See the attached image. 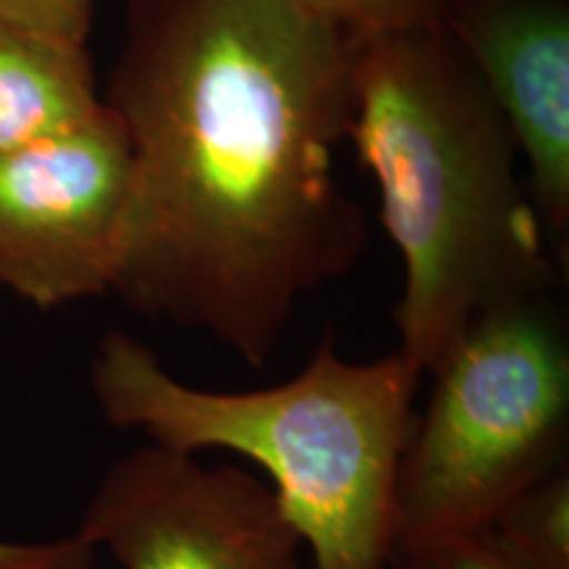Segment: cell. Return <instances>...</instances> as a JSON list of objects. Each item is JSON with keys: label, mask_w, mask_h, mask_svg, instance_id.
<instances>
[{"label": "cell", "mask_w": 569, "mask_h": 569, "mask_svg": "<svg viewBox=\"0 0 569 569\" xmlns=\"http://www.w3.org/2000/svg\"><path fill=\"white\" fill-rule=\"evenodd\" d=\"M359 48L293 0H130L103 98L132 151L119 301L269 365L367 248L336 174Z\"/></svg>", "instance_id": "1"}, {"label": "cell", "mask_w": 569, "mask_h": 569, "mask_svg": "<svg viewBox=\"0 0 569 569\" xmlns=\"http://www.w3.org/2000/svg\"><path fill=\"white\" fill-rule=\"evenodd\" d=\"M348 142L403 261L398 351L425 375L490 306L559 290L515 134L443 24L361 38Z\"/></svg>", "instance_id": "2"}, {"label": "cell", "mask_w": 569, "mask_h": 569, "mask_svg": "<svg viewBox=\"0 0 569 569\" xmlns=\"http://www.w3.org/2000/svg\"><path fill=\"white\" fill-rule=\"evenodd\" d=\"M425 372L401 351L353 361L325 332L293 377L198 388L130 332H106L90 390L106 425L184 453L230 451L267 475L311 569H390L398 480Z\"/></svg>", "instance_id": "3"}, {"label": "cell", "mask_w": 569, "mask_h": 569, "mask_svg": "<svg viewBox=\"0 0 569 569\" xmlns=\"http://www.w3.org/2000/svg\"><path fill=\"white\" fill-rule=\"evenodd\" d=\"M427 375L398 480L396 553L488 530L511 498L569 465L559 290L490 306Z\"/></svg>", "instance_id": "4"}, {"label": "cell", "mask_w": 569, "mask_h": 569, "mask_svg": "<svg viewBox=\"0 0 569 569\" xmlns=\"http://www.w3.org/2000/svg\"><path fill=\"white\" fill-rule=\"evenodd\" d=\"M132 151L109 106L0 153V288L38 309L109 296L122 264Z\"/></svg>", "instance_id": "5"}, {"label": "cell", "mask_w": 569, "mask_h": 569, "mask_svg": "<svg viewBox=\"0 0 569 569\" xmlns=\"http://www.w3.org/2000/svg\"><path fill=\"white\" fill-rule=\"evenodd\" d=\"M77 532L122 569H306L267 480L148 440L106 469Z\"/></svg>", "instance_id": "6"}, {"label": "cell", "mask_w": 569, "mask_h": 569, "mask_svg": "<svg viewBox=\"0 0 569 569\" xmlns=\"http://www.w3.org/2000/svg\"><path fill=\"white\" fill-rule=\"evenodd\" d=\"M443 27L478 71L528 163V190L567 269L569 3L453 0Z\"/></svg>", "instance_id": "7"}, {"label": "cell", "mask_w": 569, "mask_h": 569, "mask_svg": "<svg viewBox=\"0 0 569 569\" xmlns=\"http://www.w3.org/2000/svg\"><path fill=\"white\" fill-rule=\"evenodd\" d=\"M101 109L88 48L0 24V153L80 124Z\"/></svg>", "instance_id": "8"}, {"label": "cell", "mask_w": 569, "mask_h": 569, "mask_svg": "<svg viewBox=\"0 0 569 569\" xmlns=\"http://www.w3.org/2000/svg\"><path fill=\"white\" fill-rule=\"evenodd\" d=\"M488 530L532 569H569V465L511 498Z\"/></svg>", "instance_id": "9"}, {"label": "cell", "mask_w": 569, "mask_h": 569, "mask_svg": "<svg viewBox=\"0 0 569 569\" xmlns=\"http://www.w3.org/2000/svg\"><path fill=\"white\" fill-rule=\"evenodd\" d=\"M301 9L346 27L359 38L443 24L453 0H293Z\"/></svg>", "instance_id": "10"}, {"label": "cell", "mask_w": 569, "mask_h": 569, "mask_svg": "<svg viewBox=\"0 0 569 569\" xmlns=\"http://www.w3.org/2000/svg\"><path fill=\"white\" fill-rule=\"evenodd\" d=\"M96 0H0V24L63 46H88Z\"/></svg>", "instance_id": "11"}, {"label": "cell", "mask_w": 569, "mask_h": 569, "mask_svg": "<svg viewBox=\"0 0 569 569\" xmlns=\"http://www.w3.org/2000/svg\"><path fill=\"white\" fill-rule=\"evenodd\" d=\"M390 569H532L490 530L467 532L419 549L398 551Z\"/></svg>", "instance_id": "12"}, {"label": "cell", "mask_w": 569, "mask_h": 569, "mask_svg": "<svg viewBox=\"0 0 569 569\" xmlns=\"http://www.w3.org/2000/svg\"><path fill=\"white\" fill-rule=\"evenodd\" d=\"M98 551L80 532L53 540H3L0 538V569H92Z\"/></svg>", "instance_id": "13"}]
</instances>
